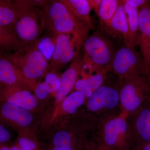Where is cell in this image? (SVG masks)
<instances>
[{
    "instance_id": "5b68a950",
    "label": "cell",
    "mask_w": 150,
    "mask_h": 150,
    "mask_svg": "<svg viewBox=\"0 0 150 150\" xmlns=\"http://www.w3.org/2000/svg\"><path fill=\"white\" fill-rule=\"evenodd\" d=\"M37 41L20 47L13 54L6 56L20 69L30 88L35 89L36 80L44 75L49 68L48 61L38 49Z\"/></svg>"
},
{
    "instance_id": "d590c367",
    "label": "cell",
    "mask_w": 150,
    "mask_h": 150,
    "mask_svg": "<svg viewBox=\"0 0 150 150\" xmlns=\"http://www.w3.org/2000/svg\"><path fill=\"white\" fill-rule=\"evenodd\" d=\"M21 149V150H24Z\"/></svg>"
},
{
    "instance_id": "ffe728a7",
    "label": "cell",
    "mask_w": 150,
    "mask_h": 150,
    "mask_svg": "<svg viewBox=\"0 0 150 150\" xmlns=\"http://www.w3.org/2000/svg\"><path fill=\"white\" fill-rule=\"evenodd\" d=\"M18 17V11L13 1L0 0V27H13Z\"/></svg>"
},
{
    "instance_id": "74e56055",
    "label": "cell",
    "mask_w": 150,
    "mask_h": 150,
    "mask_svg": "<svg viewBox=\"0 0 150 150\" xmlns=\"http://www.w3.org/2000/svg\"></svg>"
},
{
    "instance_id": "4dcf8cb0",
    "label": "cell",
    "mask_w": 150,
    "mask_h": 150,
    "mask_svg": "<svg viewBox=\"0 0 150 150\" xmlns=\"http://www.w3.org/2000/svg\"><path fill=\"white\" fill-rule=\"evenodd\" d=\"M102 0H89L92 8L94 9L96 13H97L99 6Z\"/></svg>"
},
{
    "instance_id": "f1b7e54d",
    "label": "cell",
    "mask_w": 150,
    "mask_h": 150,
    "mask_svg": "<svg viewBox=\"0 0 150 150\" xmlns=\"http://www.w3.org/2000/svg\"><path fill=\"white\" fill-rule=\"evenodd\" d=\"M11 138L9 131L0 124V145H4L9 142Z\"/></svg>"
},
{
    "instance_id": "5bb4252c",
    "label": "cell",
    "mask_w": 150,
    "mask_h": 150,
    "mask_svg": "<svg viewBox=\"0 0 150 150\" xmlns=\"http://www.w3.org/2000/svg\"><path fill=\"white\" fill-rule=\"evenodd\" d=\"M0 83L23 89L29 87L20 69L2 54H0Z\"/></svg>"
},
{
    "instance_id": "d6a6232c",
    "label": "cell",
    "mask_w": 150,
    "mask_h": 150,
    "mask_svg": "<svg viewBox=\"0 0 150 150\" xmlns=\"http://www.w3.org/2000/svg\"><path fill=\"white\" fill-rule=\"evenodd\" d=\"M89 150H112L108 148L102 146H99L94 144L93 142L92 143Z\"/></svg>"
},
{
    "instance_id": "9c48e42d",
    "label": "cell",
    "mask_w": 150,
    "mask_h": 150,
    "mask_svg": "<svg viewBox=\"0 0 150 150\" xmlns=\"http://www.w3.org/2000/svg\"><path fill=\"white\" fill-rule=\"evenodd\" d=\"M127 120L131 130L133 147L150 143V102L127 114Z\"/></svg>"
},
{
    "instance_id": "836d02e7",
    "label": "cell",
    "mask_w": 150,
    "mask_h": 150,
    "mask_svg": "<svg viewBox=\"0 0 150 150\" xmlns=\"http://www.w3.org/2000/svg\"><path fill=\"white\" fill-rule=\"evenodd\" d=\"M0 150H10V149L4 145H0Z\"/></svg>"
},
{
    "instance_id": "277c9868",
    "label": "cell",
    "mask_w": 150,
    "mask_h": 150,
    "mask_svg": "<svg viewBox=\"0 0 150 150\" xmlns=\"http://www.w3.org/2000/svg\"><path fill=\"white\" fill-rule=\"evenodd\" d=\"M117 84L122 112L132 113L150 102V75L131 76Z\"/></svg>"
},
{
    "instance_id": "9a60e30c",
    "label": "cell",
    "mask_w": 150,
    "mask_h": 150,
    "mask_svg": "<svg viewBox=\"0 0 150 150\" xmlns=\"http://www.w3.org/2000/svg\"><path fill=\"white\" fill-rule=\"evenodd\" d=\"M124 1H120L116 12L110 22L103 28L112 37H117L127 46L129 37V28L126 12L124 9Z\"/></svg>"
},
{
    "instance_id": "6da1fadb",
    "label": "cell",
    "mask_w": 150,
    "mask_h": 150,
    "mask_svg": "<svg viewBox=\"0 0 150 150\" xmlns=\"http://www.w3.org/2000/svg\"><path fill=\"white\" fill-rule=\"evenodd\" d=\"M40 9L43 28L51 31L56 36L60 35L72 36V41L79 52L84 42L93 27L76 17L59 1H48Z\"/></svg>"
},
{
    "instance_id": "7402d4cb",
    "label": "cell",
    "mask_w": 150,
    "mask_h": 150,
    "mask_svg": "<svg viewBox=\"0 0 150 150\" xmlns=\"http://www.w3.org/2000/svg\"><path fill=\"white\" fill-rule=\"evenodd\" d=\"M20 47L13 28L0 27V51H17Z\"/></svg>"
},
{
    "instance_id": "e0dca14e",
    "label": "cell",
    "mask_w": 150,
    "mask_h": 150,
    "mask_svg": "<svg viewBox=\"0 0 150 150\" xmlns=\"http://www.w3.org/2000/svg\"><path fill=\"white\" fill-rule=\"evenodd\" d=\"M107 73L104 71H93L88 76L77 81L74 88V91L80 92L87 99L104 83Z\"/></svg>"
},
{
    "instance_id": "d6986e66",
    "label": "cell",
    "mask_w": 150,
    "mask_h": 150,
    "mask_svg": "<svg viewBox=\"0 0 150 150\" xmlns=\"http://www.w3.org/2000/svg\"><path fill=\"white\" fill-rule=\"evenodd\" d=\"M124 9L126 12L129 28V37L127 46L135 48L137 46L139 32V9L134 8L124 1Z\"/></svg>"
},
{
    "instance_id": "484cf974",
    "label": "cell",
    "mask_w": 150,
    "mask_h": 150,
    "mask_svg": "<svg viewBox=\"0 0 150 150\" xmlns=\"http://www.w3.org/2000/svg\"><path fill=\"white\" fill-rule=\"evenodd\" d=\"M54 72L51 71L47 74L44 81L51 93L57 92L60 87L61 78Z\"/></svg>"
},
{
    "instance_id": "4316f807",
    "label": "cell",
    "mask_w": 150,
    "mask_h": 150,
    "mask_svg": "<svg viewBox=\"0 0 150 150\" xmlns=\"http://www.w3.org/2000/svg\"><path fill=\"white\" fill-rule=\"evenodd\" d=\"M35 94L37 98L39 99H44L51 93L45 83H39L35 86Z\"/></svg>"
},
{
    "instance_id": "ba28073f",
    "label": "cell",
    "mask_w": 150,
    "mask_h": 150,
    "mask_svg": "<svg viewBox=\"0 0 150 150\" xmlns=\"http://www.w3.org/2000/svg\"><path fill=\"white\" fill-rule=\"evenodd\" d=\"M111 71L118 80L138 75H150V69L145 65L142 54L135 48L125 46L115 51L111 65Z\"/></svg>"
},
{
    "instance_id": "ac0fdd59",
    "label": "cell",
    "mask_w": 150,
    "mask_h": 150,
    "mask_svg": "<svg viewBox=\"0 0 150 150\" xmlns=\"http://www.w3.org/2000/svg\"><path fill=\"white\" fill-rule=\"evenodd\" d=\"M77 18L93 28L90 17L92 8L89 0H60Z\"/></svg>"
},
{
    "instance_id": "e575fe53",
    "label": "cell",
    "mask_w": 150,
    "mask_h": 150,
    "mask_svg": "<svg viewBox=\"0 0 150 150\" xmlns=\"http://www.w3.org/2000/svg\"><path fill=\"white\" fill-rule=\"evenodd\" d=\"M10 149V150H21V149L18 146H13L12 147H11Z\"/></svg>"
},
{
    "instance_id": "30bf717a",
    "label": "cell",
    "mask_w": 150,
    "mask_h": 150,
    "mask_svg": "<svg viewBox=\"0 0 150 150\" xmlns=\"http://www.w3.org/2000/svg\"><path fill=\"white\" fill-rule=\"evenodd\" d=\"M137 46L139 47L146 67L150 69V1L139 9Z\"/></svg>"
},
{
    "instance_id": "7c38bea8",
    "label": "cell",
    "mask_w": 150,
    "mask_h": 150,
    "mask_svg": "<svg viewBox=\"0 0 150 150\" xmlns=\"http://www.w3.org/2000/svg\"><path fill=\"white\" fill-rule=\"evenodd\" d=\"M0 100L23 108L28 110L37 106L35 97L25 89L8 86L0 83Z\"/></svg>"
},
{
    "instance_id": "2e32d148",
    "label": "cell",
    "mask_w": 150,
    "mask_h": 150,
    "mask_svg": "<svg viewBox=\"0 0 150 150\" xmlns=\"http://www.w3.org/2000/svg\"><path fill=\"white\" fill-rule=\"evenodd\" d=\"M0 119L9 124L27 126L33 120L29 110L0 100Z\"/></svg>"
},
{
    "instance_id": "83f0119b",
    "label": "cell",
    "mask_w": 150,
    "mask_h": 150,
    "mask_svg": "<svg viewBox=\"0 0 150 150\" xmlns=\"http://www.w3.org/2000/svg\"><path fill=\"white\" fill-rule=\"evenodd\" d=\"M19 147L24 150H35L37 146L35 142L27 138H21L18 142Z\"/></svg>"
},
{
    "instance_id": "1f68e13d",
    "label": "cell",
    "mask_w": 150,
    "mask_h": 150,
    "mask_svg": "<svg viewBox=\"0 0 150 150\" xmlns=\"http://www.w3.org/2000/svg\"><path fill=\"white\" fill-rule=\"evenodd\" d=\"M131 150H150V143L135 146Z\"/></svg>"
},
{
    "instance_id": "3957f363",
    "label": "cell",
    "mask_w": 150,
    "mask_h": 150,
    "mask_svg": "<svg viewBox=\"0 0 150 150\" xmlns=\"http://www.w3.org/2000/svg\"><path fill=\"white\" fill-rule=\"evenodd\" d=\"M19 12L13 27L21 47L33 44L38 40L41 30L39 1H13Z\"/></svg>"
},
{
    "instance_id": "f546056e",
    "label": "cell",
    "mask_w": 150,
    "mask_h": 150,
    "mask_svg": "<svg viewBox=\"0 0 150 150\" xmlns=\"http://www.w3.org/2000/svg\"><path fill=\"white\" fill-rule=\"evenodd\" d=\"M125 1L132 7L139 9L147 2V0H126Z\"/></svg>"
},
{
    "instance_id": "603a6c76",
    "label": "cell",
    "mask_w": 150,
    "mask_h": 150,
    "mask_svg": "<svg viewBox=\"0 0 150 150\" xmlns=\"http://www.w3.org/2000/svg\"><path fill=\"white\" fill-rule=\"evenodd\" d=\"M86 100L85 97L81 93L74 91L62 101V110L66 114L74 115L84 103Z\"/></svg>"
},
{
    "instance_id": "52a82bcc",
    "label": "cell",
    "mask_w": 150,
    "mask_h": 150,
    "mask_svg": "<svg viewBox=\"0 0 150 150\" xmlns=\"http://www.w3.org/2000/svg\"><path fill=\"white\" fill-rule=\"evenodd\" d=\"M86 100L88 115L96 120L122 113L117 83L113 86L103 84Z\"/></svg>"
},
{
    "instance_id": "8d00e7d4",
    "label": "cell",
    "mask_w": 150,
    "mask_h": 150,
    "mask_svg": "<svg viewBox=\"0 0 150 150\" xmlns=\"http://www.w3.org/2000/svg\"><path fill=\"white\" fill-rule=\"evenodd\" d=\"M2 54L1 53H0V54Z\"/></svg>"
},
{
    "instance_id": "4fadbf2b",
    "label": "cell",
    "mask_w": 150,
    "mask_h": 150,
    "mask_svg": "<svg viewBox=\"0 0 150 150\" xmlns=\"http://www.w3.org/2000/svg\"><path fill=\"white\" fill-rule=\"evenodd\" d=\"M84 63L83 56H81L79 52L76 53L69 67L61 76L60 87L56 93L57 102H62L72 90Z\"/></svg>"
},
{
    "instance_id": "cb8c5ba5",
    "label": "cell",
    "mask_w": 150,
    "mask_h": 150,
    "mask_svg": "<svg viewBox=\"0 0 150 150\" xmlns=\"http://www.w3.org/2000/svg\"><path fill=\"white\" fill-rule=\"evenodd\" d=\"M53 143L54 146H65L73 150H83L77 146L74 136L67 131L57 132L53 138Z\"/></svg>"
},
{
    "instance_id": "d4e9b609",
    "label": "cell",
    "mask_w": 150,
    "mask_h": 150,
    "mask_svg": "<svg viewBox=\"0 0 150 150\" xmlns=\"http://www.w3.org/2000/svg\"><path fill=\"white\" fill-rule=\"evenodd\" d=\"M37 46L38 51L48 62L51 61L55 49V41L54 42L51 38L46 36L38 39Z\"/></svg>"
},
{
    "instance_id": "8992f818",
    "label": "cell",
    "mask_w": 150,
    "mask_h": 150,
    "mask_svg": "<svg viewBox=\"0 0 150 150\" xmlns=\"http://www.w3.org/2000/svg\"><path fill=\"white\" fill-rule=\"evenodd\" d=\"M84 65L99 71H111L115 51L112 43L98 31L89 36L84 42Z\"/></svg>"
},
{
    "instance_id": "44dd1931",
    "label": "cell",
    "mask_w": 150,
    "mask_h": 150,
    "mask_svg": "<svg viewBox=\"0 0 150 150\" xmlns=\"http://www.w3.org/2000/svg\"><path fill=\"white\" fill-rule=\"evenodd\" d=\"M120 1L102 0L97 14L102 28L107 25L112 18L118 8Z\"/></svg>"
},
{
    "instance_id": "7a4b0ae2",
    "label": "cell",
    "mask_w": 150,
    "mask_h": 150,
    "mask_svg": "<svg viewBox=\"0 0 150 150\" xmlns=\"http://www.w3.org/2000/svg\"><path fill=\"white\" fill-rule=\"evenodd\" d=\"M127 115L122 112L98 120L93 142L112 150H131L133 142Z\"/></svg>"
},
{
    "instance_id": "8fae6325",
    "label": "cell",
    "mask_w": 150,
    "mask_h": 150,
    "mask_svg": "<svg viewBox=\"0 0 150 150\" xmlns=\"http://www.w3.org/2000/svg\"><path fill=\"white\" fill-rule=\"evenodd\" d=\"M74 46L70 35L56 36L55 49L48 69L51 71H56L71 62L76 54Z\"/></svg>"
}]
</instances>
